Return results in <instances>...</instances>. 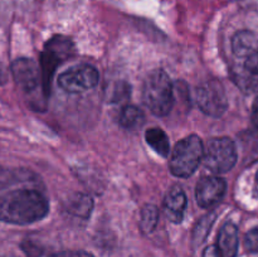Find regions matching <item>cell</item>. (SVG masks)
Wrapping results in <instances>:
<instances>
[{
  "mask_svg": "<svg viewBox=\"0 0 258 257\" xmlns=\"http://www.w3.org/2000/svg\"><path fill=\"white\" fill-rule=\"evenodd\" d=\"M49 212L48 199L35 189H15L0 197V221L10 224H30Z\"/></svg>",
  "mask_w": 258,
  "mask_h": 257,
  "instance_id": "cell-1",
  "label": "cell"
},
{
  "mask_svg": "<svg viewBox=\"0 0 258 257\" xmlns=\"http://www.w3.org/2000/svg\"><path fill=\"white\" fill-rule=\"evenodd\" d=\"M143 100L155 116L164 117L170 112L175 98L173 83L165 71L159 68L149 73L144 82Z\"/></svg>",
  "mask_w": 258,
  "mask_h": 257,
  "instance_id": "cell-2",
  "label": "cell"
},
{
  "mask_svg": "<svg viewBox=\"0 0 258 257\" xmlns=\"http://www.w3.org/2000/svg\"><path fill=\"white\" fill-rule=\"evenodd\" d=\"M204 145L198 135H189L179 141L169 160L171 174L178 178L190 176L203 160Z\"/></svg>",
  "mask_w": 258,
  "mask_h": 257,
  "instance_id": "cell-3",
  "label": "cell"
},
{
  "mask_svg": "<svg viewBox=\"0 0 258 257\" xmlns=\"http://www.w3.org/2000/svg\"><path fill=\"white\" fill-rule=\"evenodd\" d=\"M73 53H75L73 42L70 38L63 37V35H55L45 43L44 49L40 55L39 66L40 72H42L43 92L45 97L49 95L50 82H52L55 68L64 60L70 59Z\"/></svg>",
  "mask_w": 258,
  "mask_h": 257,
  "instance_id": "cell-4",
  "label": "cell"
},
{
  "mask_svg": "<svg viewBox=\"0 0 258 257\" xmlns=\"http://www.w3.org/2000/svg\"><path fill=\"white\" fill-rule=\"evenodd\" d=\"M204 165L214 174L231 170L237 163V149L229 138L212 139L204 148Z\"/></svg>",
  "mask_w": 258,
  "mask_h": 257,
  "instance_id": "cell-5",
  "label": "cell"
},
{
  "mask_svg": "<svg viewBox=\"0 0 258 257\" xmlns=\"http://www.w3.org/2000/svg\"><path fill=\"white\" fill-rule=\"evenodd\" d=\"M197 103L203 113L211 117H221L228 107L226 91L218 80H209L197 90Z\"/></svg>",
  "mask_w": 258,
  "mask_h": 257,
  "instance_id": "cell-6",
  "label": "cell"
},
{
  "mask_svg": "<svg viewBox=\"0 0 258 257\" xmlns=\"http://www.w3.org/2000/svg\"><path fill=\"white\" fill-rule=\"evenodd\" d=\"M100 81V73L91 65H78L60 73L58 85L70 93H80L95 87Z\"/></svg>",
  "mask_w": 258,
  "mask_h": 257,
  "instance_id": "cell-7",
  "label": "cell"
},
{
  "mask_svg": "<svg viewBox=\"0 0 258 257\" xmlns=\"http://www.w3.org/2000/svg\"><path fill=\"white\" fill-rule=\"evenodd\" d=\"M12 73L18 87L25 93L32 95L38 87H42L40 67L30 58H18L12 65Z\"/></svg>",
  "mask_w": 258,
  "mask_h": 257,
  "instance_id": "cell-8",
  "label": "cell"
},
{
  "mask_svg": "<svg viewBox=\"0 0 258 257\" xmlns=\"http://www.w3.org/2000/svg\"><path fill=\"white\" fill-rule=\"evenodd\" d=\"M226 189L227 183L221 176H204L197 184V202L202 208H212L222 201Z\"/></svg>",
  "mask_w": 258,
  "mask_h": 257,
  "instance_id": "cell-9",
  "label": "cell"
},
{
  "mask_svg": "<svg viewBox=\"0 0 258 257\" xmlns=\"http://www.w3.org/2000/svg\"><path fill=\"white\" fill-rule=\"evenodd\" d=\"M186 208V196L180 186H173L164 201V212L169 221L180 223Z\"/></svg>",
  "mask_w": 258,
  "mask_h": 257,
  "instance_id": "cell-10",
  "label": "cell"
},
{
  "mask_svg": "<svg viewBox=\"0 0 258 257\" xmlns=\"http://www.w3.org/2000/svg\"><path fill=\"white\" fill-rule=\"evenodd\" d=\"M219 257H236L238 251V229L233 223H226L218 233L217 244Z\"/></svg>",
  "mask_w": 258,
  "mask_h": 257,
  "instance_id": "cell-11",
  "label": "cell"
},
{
  "mask_svg": "<svg viewBox=\"0 0 258 257\" xmlns=\"http://www.w3.org/2000/svg\"><path fill=\"white\" fill-rule=\"evenodd\" d=\"M258 48V39L256 35L248 30H241L236 33L232 39V49L239 58H246Z\"/></svg>",
  "mask_w": 258,
  "mask_h": 257,
  "instance_id": "cell-12",
  "label": "cell"
},
{
  "mask_svg": "<svg viewBox=\"0 0 258 257\" xmlns=\"http://www.w3.org/2000/svg\"><path fill=\"white\" fill-rule=\"evenodd\" d=\"M93 202L91 197L86 196V194L77 193L75 196L71 197L66 206V211L70 214L75 217H80V218H88L92 212Z\"/></svg>",
  "mask_w": 258,
  "mask_h": 257,
  "instance_id": "cell-13",
  "label": "cell"
},
{
  "mask_svg": "<svg viewBox=\"0 0 258 257\" xmlns=\"http://www.w3.org/2000/svg\"><path fill=\"white\" fill-rule=\"evenodd\" d=\"M146 143L163 158H168L170 154V141L165 131L159 127L149 128L145 133Z\"/></svg>",
  "mask_w": 258,
  "mask_h": 257,
  "instance_id": "cell-14",
  "label": "cell"
},
{
  "mask_svg": "<svg viewBox=\"0 0 258 257\" xmlns=\"http://www.w3.org/2000/svg\"><path fill=\"white\" fill-rule=\"evenodd\" d=\"M145 122V115L138 106L127 105L121 110L120 123L127 130H135L141 127Z\"/></svg>",
  "mask_w": 258,
  "mask_h": 257,
  "instance_id": "cell-15",
  "label": "cell"
},
{
  "mask_svg": "<svg viewBox=\"0 0 258 257\" xmlns=\"http://www.w3.org/2000/svg\"><path fill=\"white\" fill-rule=\"evenodd\" d=\"M159 222V211L154 204H145L140 213V226L144 233H151Z\"/></svg>",
  "mask_w": 258,
  "mask_h": 257,
  "instance_id": "cell-16",
  "label": "cell"
},
{
  "mask_svg": "<svg viewBox=\"0 0 258 257\" xmlns=\"http://www.w3.org/2000/svg\"><path fill=\"white\" fill-rule=\"evenodd\" d=\"M213 221H214L213 217L207 216L199 222L198 226L196 227V231H194V234H193L194 244H201L202 242L206 239L207 234H208L209 231H211V227H212V223H213Z\"/></svg>",
  "mask_w": 258,
  "mask_h": 257,
  "instance_id": "cell-17",
  "label": "cell"
},
{
  "mask_svg": "<svg viewBox=\"0 0 258 257\" xmlns=\"http://www.w3.org/2000/svg\"><path fill=\"white\" fill-rule=\"evenodd\" d=\"M17 181L18 176L15 175L14 171L0 165V190L7 188V186H10L12 184L17 183Z\"/></svg>",
  "mask_w": 258,
  "mask_h": 257,
  "instance_id": "cell-18",
  "label": "cell"
},
{
  "mask_svg": "<svg viewBox=\"0 0 258 257\" xmlns=\"http://www.w3.org/2000/svg\"><path fill=\"white\" fill-rule=\"evenodd\" d=\"M244 247L248 252L258 253V227H254L247 232L244 236Z\"/></svg>",
  "mask_w": 258,
  "mask_h": 257,
  "instance_id": "cell-19",
  "label": "cell"
},
{
  "mask_svg": "<svg viewBox=\"0 0 258 257\" xmlns=\"http://www.w3.org/2000/svg\"><path fill=\"white\" fill-rule=\"evenodd\" d=\"M244 67L248 72L258 75V48L254 49L249 55H247L244 60Z\"/></svg>",
  "mask_w": 258,
  "mask_h": 257,
  "instance_id": "cell-20",
  "label": "cell"
},
{
  "mask_svg": "<svg viewBox=\"0 0 258 257\" xmlns=\"http://www.w3.org/2000/svg\"><path fill=\"white\" fill-rule=\"evenodd\" d=\"M50 257H95L92 253L80 249H68V251H60L57 253H53Z\"/></svg>",
  "mask_w": 258,
  "mask_h": 257,
  "instance_id": "cell-21",
  "label": "cell"
},
{
  "mask_svg": "<svg viewBox=\"0 0 258 257\" xmlns=\"http://www.w3.org/2000/svg\"><path fill=\"white\" fill-rule=\"evenodd\" d=\"M23 251L27 253L28 257H40L42 256V251L38 249V247L33 246V242L30 241H25L24 243L22 244Z\"/></svg>",
  "mask_w": 258,
  "mask_h": 257,
  "instance_id": "cell-22",
  "label": "cell"
},
{
  "mask_svg": "<svg viewBox=\"0 0 258 257\" xmlns=\"http://www.w3.org/2000/svg\"><path fill=\"white\" fill-rule=\"evenodd\" d=\"M252 121H253L254 126L258 128V98H256L252 106Z\"/></svg>",
  "mask_w": 258,
  "mask_h": 257,
  "instance_id": "cell-23",
  "label": "cell"
},
{
  "mask_svg": "<svg viewBox=\"0 0 258 257\" xmlns=\"http://www.w3.org/2000/svg\"><path fill=\"white\" fill-rule=\"evenodd\" d=\"M203 257H219L216 246L207 247L206 251H204V253H203Z\"/></svg>",
  "mask_w": 258,
  "mask_h": 257,
  "instance_id": "cell-24",
  "label": "cell"
},
{
  "mask_svg": "<svg viewBox=\"0 0 258 257\" xmlns=\"http://www.w3.org/2000/svg\"><path fill=\"white\" fill-rule=\"evenodd\" d=\"M5 81H7V73H5V70L4 67H3V65L0 63V85H3Z\"/></svg>",
  "mask_w": 258,
  "mask_h": 257,
  "instance_id": "cell-25",
  "label": "cell"
},
{
  "mask_svg": "<svg viewBox=\"0 0 258 257\" xmlns=\"http://www.w3.org/2000/svg\"><path fill=\"white\" fill-rule=\"evenodd\" d=\"M256 189L258 191V173H257V176H256Z\"/></svg>",
  "mask_w": 258,
  "mask_h": 257,
  "instance_id": "cell-26",
  "label": "cell"
}]
</instances>
